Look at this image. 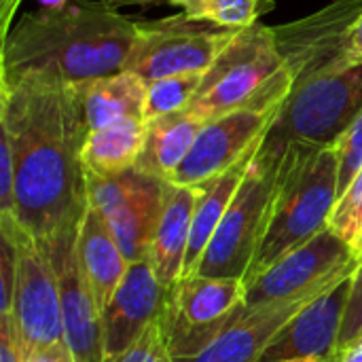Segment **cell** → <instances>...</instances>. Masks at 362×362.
Listing matches in <instances>:
<instances>
[{
	"instance_id": "obj_1",
	"label": "cell",
	"mask_w": 362,
	"mask_h": 362,
	"mask_svg": "<svg viewBox=\"0 0 362 362\" xmlns=\"http://www.w3.org/2000/svg\"><path fill=\"white\" fill-rule=\"evenodd\" d=\"M0 132L15 153L17 223L45 242L76 233L89 208L81 83L45 74L0 78Z\"/></svg>"
},
{
	"instance_id": "obj_2",
	"label": "cell",
	"mask_w": 362,
	"mask_h": 362,
	"mask_svg": "<svg viewBox=\"0 0 362 362\" xmlns=\"http://www.w3.org/2000/svg\"><path fill=\"white\" fill-rule=\"evenodd\" d=\"M138 21L98 0H68L21 15L0 47V78L45 74L87 83L125 68Z\"/></svg>"
},
{
	"instance_id": "obj_3",
	"label": "cell",
	"mask_w": 362,
	"mask_h": 362,
	"mask_svg": "<svg viewBox=\"0 0 362 362\" xmlns=\"http://www.w3.org/2000/svg\"><path fill=\"white\" fill-rule=\"evenodd\" d=\"M337 199L339 161L335 146L291 144L278 168L265 235L244 284H250L280 257L325 231Z\"/></svg>"
},
{
	"instance_id": "obj_4",
	"label": "cell",
	"mask_w": 362,
	"mask_h": 362,
	"mask_svg": "<svg viewBox=\"0 0 362 362\" xmlns=\"http://www.w3.org/2000/svg\"><path fill=\"white\" fill-rule=\"evenodd\" d=\"M293 89L272 25L255 23L233 34L229 45L204 72L189 108L214 119L248 104L282 106Z\"/></svg>"
},
{
	"instance_id": "obj_5",
	"label": "cell",
	"mask_w": 362,
	"mask_h": 362,
	"mask_svg": "<svg viewBox=\"0 0 362 362\" xmlns=\"http://www.w3.org/2000/svg\"><path fill=\"white\" fill-rule=\"evenodd\" d=\"M362 110V64L295 83L259 151L282 157L291 144L335 146Z\"/></svg>"
},
{
	"instance_id": "obj_6",
	"label": "cell",
	"mask_w": 362,
	"mask_h": 362,
	"mask_svg": "<svg viewBox=\"0 0 362 362\" xmlns=\"http://www.w3.org/2000/svg\"><path fill=\"white\" fill-rule=\"evenodd\" d=\"M282 157L265 155L257 148L195 274L246 280L265 235Z\"/></svg>"
},
{
	"instance_id": "obj_7",
	"label": "cell",
	"mask_w": 362,
	"mask_h": 362,
	"mask_svg": "<svg viewBox=\"0 0 362 362\" xmlns=\"http://www.w3.org/2000/svg\"><path fill=\"white\" fill-rule=\"evenodd\" d=\"M246 284L235 278L191 274L165 291L161 325L174 358H187L212 344L244 310Z\"/></svg>"
},
{
	"instance_id": "obj_8",
	"label": "cell",
	"mask_w": 362,
	"mask_h": 362,
	"mask_svg": "<svg viewBox=\"0 0 362 362\" xmlns=\"http://www.w3.org/2000/svg\"><path fill=\"white\" fill-rule=\"evenodd\" d=\"M235 32L233 28L193 19L185 13L138 21L123 70L136 72L146 83L185 72H206Z\"/></svg>"
},
{
	"instance_id": "obj_9",
	"label": "cell",
	"mask_w": 362,
	"mask_h": 362,
	"mask_svg": "<svg viewBox=\"0 0 362 362\" xmlns=\"http://www.w3.org/2000/svg\"><path fill=\"white\" fill-rule=\"evenodd\" d=\"M0 229L13 238L17 248L15 293L8 314L15 318L21 337L32 354L66 346L59 284L47 244L30 235L13 214H0Z\"/></svg>"
},
{
	"instance_id": "obj_10",
	"label": "cell",
	"mask_w": 362,
	"mask_h": 362,
	"mask_svg": "<svg viewBox=\"0 0 362 362\" xmlns=\"http://www.w3.org/2000/svg\"><path fill=\"white\" fill-rule=\"evenodd\" d=\"M356 265L358 259L352 246L327 227L305 244L280 257L246 284V305L288 301L322 293L354 274Z\"/></svg>"
},
{
	"instance_id": "obj_11",
	"label": "cell",
	"mask_w": 362,
	"mask_h": 362,
	"mask_svg": "<svg viewBox=\"0 0 362 362\" xmlns=\"http://www.w3.org/2000/svg\"><path fill=\"white\" fill-rule=\"evenodd\" d=\"M165 182L138 168L117 176L87 174L89 204L104 214L129 263L148 257L163 210Z\"/></svg>"
},
{
	"instance_id": "obj_12",
	"label": "cell",
	"mask_w": 362,
	"mask_h": 362,
	"mask_svg": "<svg viewBox=\"0 0 362 362\" xmlns=\"http://www.w3.org/2000/svg\"><path fill=\"white\" fill-rule=\"evenodd\" d=\"M361 13L362 0H331L308 17L274 25L276 45L293 85L354 64L348 45Z\"/></svg>"
},
{
	"instance_id": "obj_13",
	"label": "cell",
	"mask_w": 362,
	"mask_h": 362,
	"mask_svg": "<svg viewBox=\"0 0 362 362\" xmlns=\"http://www.w3.org/2000/svg\"><path fill=\"white\" fill-rule=\"evenodd\" d=\"M278 110V104H248L208 119L170 182L202 187L225 174L259 148Z\"/></svg>"
},
{
	"instance_id": "obj_14",
	"label": "cell",
	"mask_w": 362,
	"mask_h": 362,
	"mask_svg": "<svg viewBox=\"0 0 362 362\" xmlns=\"http://www.w3.org/2000/svg\"><path fill=\"white\" fill-rule=\"evenodd\" d=\"M45 244L57 274L66 348L74 362H104L102 312L78 265L76 233L62 235Z\"/></svg>"
},
{
	"instance_id": "obj_15",
	"label": "cell",
	"mask_w": 362,
	"mask_h": 362,
	"mask_svg": "<svg viewBox=\"0 0 362 362\" xmlns=\"http://www.w3.org/2000/svg\"><path fill=\"white\" fill-rule=\"evenodd\" d=\"M165 291L148 257L129 265L123 282L102 310L104 354L115 356L132 346L163 312Z\"/></svg>"
},
{
	"instance_id": "obj_16",
	"label": "cell",
	"mask_w": 362,
	"mask_h": 362,
	"mask_svg": "<svg viewBox=\"0 0 362 362\" xmlns=\"http://www.w3.org/2000/svg\"><path fill=\"white\" fill-rule=\"evenodd\" d=\"M352 274L310 301L269 344L261 362L333 356L350 299Z\"/></svg>"
},
{
	"instance_id": "obj_17",
	"label": "cell",
	"mask_w": 362,
	"mask_h": 362,
	"mask_svg": "<svg viewBox=\"0 0 362 362\" xmlns=\"http://www.w3.org/2000/svg\"><path fill=\"white\" fill-rule=\"evenodd\" d=\"M322 293L288 301L244 305L235 320L212 344H208L202 352L193 356L176 358V362H261L278 333Z\"/></svg>"
},
{
	"instance_id": "obj_18",
	"label": "cell",
	"mask_w": 362,
	"mask_h": 362,
	"mask_svg": "<svg viewBox=\"0 0 362 362\" xmlns=\"http://www.w3.org/2000/svg\"><path fill=\"white\" fill-rule=\"evenodd\" d=\"M76 257L102 312L123 282L132 263L121 250L104 214L91 204L76 231Z\"/></svg>"
},
{
	"instance_id": "obj_19",
	"label": "cell",
	"mask_w": 362,
	"mask_h": 362,
	"mask_svg": "<svg viewBox=\"0 0 362 362\" xmlns=\"http://www.w3.org/2000/svg\"><path fill=\"white\" fill-rule=\"evenodd\" d=\"M195 204L197 187L165 182L163 210L148 250V261L163 288H172L182 278Z\"/></svg>"
},
{
	"instance_id": "obj_20",
	"label": "cell",
	"mask_w": 362,
	"mask_h": 362,
	"mask_svg": "<svg viewBox=\"0 0 362 362\" xmlns=\"http://www.w3.org/2000/svg\"><path fill=\"white\" fill-rule=\"evenodd\" d=\"M204 123L206 119L195 115L191 108L146 121L144 146L136 168L170 182L189 155Z\"/></svg>"
},
{
	"instance_id": "obj_21",
	"label": "cell",
	"mask_w": 362,
	"mask_h": 362,
	"mask_svg": "<svg viewBox=\"0 0 362 362\" xmlns=\"http://www.w3.org/2000/svg\"><path fill=\"white\" fill-rule=\"evenodd\" d=\"M81 91L89 132L123 119H144L146 81L136 72L119 70L81 83Z\"/></svg>"
},
{
	"instance_id": "obj_22",
	"label": "cell",
	"mask_w": 362,
	"mask_h": 362,
	"mask_svg": "<svg viewBox=\"0 0 362 362\" xmlns=\"http://www.w3.org/2000/svg\"><path fill=\"white\" fill-rule=\"evenodd\" d=\"M255 155H257V151L250 157H246L244 161H240L238 165H233L231 170H227L225 174L197 187V204H195V212H193L191 238H189V248H187V257H185L182 278L195 274L216 227L221 225L235 191L240 189V185L246 176L248 165Z\"/></svg>"
},
{
	"instance_id": "obj_23",
	"label": "cell",
	"mask_w": 362,
	"mask_h": 362,
	"mask_svg": "<svg viewBox=\"0 0 362 362\" xmlns=\"http://www.w3.org/2000/svg\"><path fill=\"white\" fill-rule=\"evenodd\" d=\"M146 121L123 119L89 132L83 148L85 170L91 176H117L136 168L144 146Z\"/></svg>"
},
{
	"instance_id": "obj_24",
	"label": "cell",
	"mask_w": 362,
	"mask_h": 362,
	"mask_svg": "<svg viewBox=\"0 0 362 362\" xmlns=\"http://www.w3.org/2000/svg\"><path fill=\"white\" fill-rule=\"evenodd\" d=\"M180 13L193 19L210 21L223 28H248L276 8V0H168Z\"/></svg>"
},
{
	"instance_id": "obj_25",
	"label": "cell",
	"mask_w": 362,
	"mask_h": 362,
	"mask_svg": "<svg viewBox=\"0 0 362 362\" xmlns=\"http://www.w3.org/2000/svg\"><path fill=\"white\" fill-rule=\"evenodd\" d=\"M204 72H185L165 78H157L146 83V108L144 119H157L170 112H178L189 108L193 102Z\"/></svg>"
},
{
	"instance_id": "obj_26",
	"label": "cell",
	"mask_w": 362,
	"mask_h": 362,
	"mask_svg": "<svg viewBox=\"0 0 362 362\" xmlns=\"http://www.w3.org/2000/svg\"><path fill=\"white\" fill-rule=\"evenodd\" d=\"M329 229L346 240L354 250V244L362 233V168L348 189L339 195L329 221Z\"/></svg>"
},
{
	"instance_id": "obj_27",
	"label": "cell",
	"mask_w": 362,
	"mask_h": 362,
	"mask_svg": "<svg viewBox=\"0 0 362 362\" xmlns=\"http://www.w3.org/2000/svg\"><path fill=\"white\" fill-rule=\"evenodd\" d=\"M104 362H176L161 325V316L132 346L115 356H108Z\"/></svg>"
},
{
	"instance_id": "obj_28",
	"label": "cell",
	"mask_w": 362,
	"mask_h": 362,
	"mask_svg": "<svg viewBox=\"0 0 362 362\" xmlns=\"http://www.w3.org/2000/svg\"><path fill=\"white\" fill-rule=\"evenodd\" d=\"M339 161V195L348 189L362 168V110L335 144Z\"/></svg>"
},
{
	"instance_id": "obj_29",
	"label": "cell",
	"mask_w": 362,
	"mask_h": 362,
	"mask_svg": "<svg viewBox=\"0 0 362 362\" xmlns=\"http://www.w3.org/2000/svg\"><path fill=\"white\" fill-rule=\"evenodd\" d=\"M17 274V248L13 238L0 229V314L11 312Z\"/></svg>"
},
{
	"instance_id": "obj_30",
	"label": "cell",
	"mask_w": 362,
	"mask_h": 362,
	"mask_svg": "<svg viewBox=\"0 0 362 362\" xmlns=\"http://www.w3.org/2000/svg\"><path fill=\"white\" fill-rule=\"evenodd\" d=\"M358 335H362V259H358V265H356V269L352 274L350 299H348V308H346L344 327H341V333H339L337 348L350 344Z\"/></svg>"
},
{
	"instance_id": "obj_31",
	"label": "cell",
	"mask_w": 362,
	"mask_h": 362,
	"mask_svg": "<svg viewBox=\"0 0 362 362\" xmlns=\"http://www.w3.org/2000/svg\"><path fill=\"white\" fill-rule=\"evenodd\" d=\"M32 356L11 314H0V362H28Z\"/></svg>"
},
{
	"instance_id": "obj_32",
	"label": "cell",
	"mask_w": 362,
	"mask_h": 362,
	"mask_svg": "<svg viewBox=\"0 0 362 362\" xmlns=\"http://www.w3.org/2000/svg\"><path fill=\"white\" fill-rule=\"evenodd\" d=\"M331 362H362V335L335 350Z\"/></svg>"
},
{
	"instance_id": "obj_33",
	"label": "cell",
	"mask_w": 362,
	"mask_h": 362,
	"mask_svg": "<svg viewBox=\"0 0 362 362\" xmlns=\"http://www.w3.org/2000/svg\"><path fill=\"white\" fill-rule=\"evenodd\" d=\"M28 362H74V358H72V354H70V350L66 346H57V348L34 352Z\"/></svg>"
},
{
	"instance_id": "obj_34",
	"label": "cell",
	"mask_w": 362,
	"mask_h": 362,
	"mask_svg": "<svg viewBox=\"0 0 362 362\" xmlns=\"http://www.w3.org/2000/svg\"><path fill=\"white\" fill-rule=\"evenodd\" d=\"M350 59L354 64H362V13L358 15V19L354 21L352 30H350Z\"/></svg>"
},
{
	"instance_id": "obj_35",
	"label": "cell",
	"mask_w": 362,
	"mask_h": 362,
	"mask_svg": "<svg viewBox=\"0 0 362 362\" xmlns=\"http://www.w3.org/2000/svg\"><path fill=\"white\" fill-rule=\"evenodd\" d=\"M19 4H21V0H0V38H4L8 34L13 15Z\"/></svg>"
},
{
	"instance_id": "obj_36",
	"label": "cell",
	"mask_w": 362,
	"mask_h": 362,
	"mask_svg": "<svg viewBox=\"0 0 362 362\" xmlns=\"http://www.w3.org/2000/svg\"><path fill=\"white\" fill-rule=\"evenodd\" d=\"M98 2H104L112 8H125V6H161V4H168V0H98Z\"/></svg>"
},
{
	"instance_id": "obj_37",
	"label": "cell",
	"mask_w": 362,
	"mask_h": 362,
	"mask_svg": "<svg viewBox=\"0 0 362 362\" xmlns=\"http://www.w3.org/2000/svg\"><path fill=\"white\" fill-rule=\"evenodd\" d=\"M333 356H308V358H295V361H282V362H331Z\"/></svg>"
},
{
	"instance_id": "obj_38",
	"label": "cell",
	"mask_w": 362,
	"mask_h": 362,
	"mask_svg": "<svg viewBox=\"0 0 362 362\" xmlns=\"http://www.w3.org/2000/svg\"><path fill=\"white\" fill-rule=\"evenodd\" d=\"M354 255H356V259H362V233L361 238H358V242L354 244Z\"/></svg>"
}]
</instances>
